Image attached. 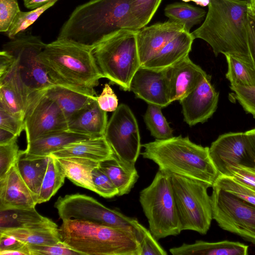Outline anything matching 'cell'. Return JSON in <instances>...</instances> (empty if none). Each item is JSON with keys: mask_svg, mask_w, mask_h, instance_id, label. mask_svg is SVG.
I'll list each match as a JSON object with an SVG mask.
<instances>
[{"mask_svg": "<svg viewBox=\"0 0 255 255\" xmlns=\"http://www.w3.org/2000/svg\"><path fill=\"white\" fill-rule=\"evenodd\" d=\"M208 6L204 22L191 33L194 39L208 43L216 56L230 54L253 67L248 43L249 0H210Z\"/></svg>", "mask_w": 255, "mask_h": 255, "instance_id": "6da1fadb", "label": "cell"}, {"mask_svg": "<svg viewBox=\"0 0 255 255\" xmlns=\"http://www.w3.org/2000/svg\"><path fill=\"white\" fill-rule=\"evenodd\" d=\"M52 82L90 97L104 76L100 71L93 48L72 41L57 39L46 44L39 55Z\"/></svg>", "mask_w": 255, "mask_h": 255, "instance_id": "7a4b0ae2", "label": "cell"}, {"mask_svg": "<svg viewBox=\"0 0 255 255\" xmlns=\"http://www.w3.org/2000/svg\"><path fill=\"white\" fill-rule=\"evenodd\" d=\"M45 44L39 36L22 34L0 52V83L15 91L25 111L31 97L55 85L39 59Z\"/></svg>", "mask_w": 255, "mask_h": 255, "instance_id": "3957f363", "label": "cell"}, {"mask_svg": "<svg viewBox=\"0 0 255 255\" xmlns=\"http://www.w3.org/2000/svg\"><path fill=\"white\" fill-rule=\"evenodd\" d=\"M132 0H90L78 6L57 37L93 47L123 29L136 30L131 14Z\"/></svg>", "mask_w": 255, "mask_h": 255, "instance_id": "277c9868", "label": "cell"}, {"mask_svg": "<svg viewBox=\"0 0 255 255\" xmlns=\"http://www.w3.org/2000/svg\"><path fill=\"white\" fill-rule=\"evenodd\" d=\"M140 154L158 169L201 181L212 187L219 175L209 155V147L197 144L180 135L141 144Z\"/></svg>", "mask_w": 255, "mask_h": 255, "instance_id": "5b68a950", "label": "cell"}, {"mask_svg": "<svg viewBox=\"0 0 255 255\" xmlns=\"http://www.w3.org/2000/svg\"><path fill=\"white\" fill-rule=\"evenodd\" d=\"M62 241L81 255H138L141 239L132 231L77 220L63 221Z\"/></svg>", "mask_w": 255, "mask_h": 255, "instance_id": "8992f818", "label": "cell"}, {"mask_svg": "<svg viewBox=\"0 0 255 255\" xmlns=\"http://www.w3.org/2000/svg\"><path fill=\"white\" fill-rule=\"evenodd\" d=\"M137 30L123 29L99 42L93 52L104 78L129 91L131 80L141 66Z\"/></svg>", "mask_w": 255, "mask_h": 255, "instance_id": "52a82bcc", "label": "cell"}, {"mask_svg": "<svg viewBox=\"0 0 255 255\" xmlns=\"http://www.w3.org/2000/svg\"><path fill=\"white\" fill-rule=\"evenodd\" d=\"M170 174L158 169L151 183L139 193V201L149 231L158 240L182 231Z\"/></svg>", "mask_w": 255, "mask_h": 255, "instance_id": "ba28073f", "label": "cell"}, {"mask_svg": "<svg viewBox=\"0 0 255 255\" xmlns=\"http://www.w3.org/2000/svg\"><path fill=\"white\" fill-rule=\"evenodd\" d=\"M170 175L182 231L206 234L213 219L211 198L207 191L210 187L199 180Z\"/></svg>", "mask_w": 255, "mask_h": 255, "instance_id": "9c48e42d", "label": "cell"}, {"mask_svg": "<svg viewBox=\"0 0 255 255\" xmlns=\"http://www.w3.org/2000/svg\"><path fill=\"white\" fill-rule=\"evenodd\" d=\"M54 207L62 221L77 220L128 230L136 233L141 240L146 229L136 218L108 208L85 194L76 193L59 197Z\"/></svg>", "mask_w": 255, "mask_h": 255, "instance_id": "30bf717a", "label": "cell"}, {"mask_svg": "<svg viewBox=\"0 0 255 255\" xmlns=\"http://www.w3.org/2000/svg\"><path fill=\"white\" fill-rule=\"evenodd\" d=\"M213 218L222 229L255 245V206L213 185Z\"/></svg>", "mask_w": 255, "mask_h": 255, "instance_id": "8fae6325", "label": "cell"}, {"mask_svg": "<svg viewBox=\"0 0 255 255\" xmlns=\"http://www.w3.org/2000/svg\"><path fill=\"white\" fill-rule=\"evenodd\" d=\"M104 135L118 158L135 164L141 144L136 119L128 106L119 105L108 122Z\"/></svg>", "mask_w": 255, "mask_h": 255, "instance_id": "7c38bea8", "label": "cell"}, {"mask_svg": "<svg viewBox=\"0 0 255 255\" xmlns=\"http://www.w3.org/2000/svg\"><path fill=\"white\" fill-rule=\"evenodd\" d=\"M33 96L25 111L24 123L27 143L51 134L67 130V121L58 104L46 91Z\"/></svg>", "mask_w": 255, "mask_h": 255, "instance_id": "4fadbf2b", "label": "cell"}, {"mask_svg": "<svg viewBox=\"0 0 255 255\" xmlns=\"http://www.w3.org/2000/svg\"><path fill=\"white\" fill-rule=\"evenodd\" d=\"M209 155L219 175L229 176L232 166L255 168V156L245 132L220 135L211 143Z\"/></svg>", "mask_w": 255, "mask_h": 255, "instance_id": "5bb4252c", "label": "cell"}, {"mask_svg": "<svg viewBox=\"0 0 255 255\" xmlns=\"http://www.w3.org/2000/svg\"><path fill=\"white\" fill-rule=\"evenodd\" d=\"M167 68L154 69L140 66L133 75L129 91L146 102L164 108L171 104Z\"/></svg>", "mask_w": 255, "mask_h": 255, "instance_id": "9a60e30c", "label": "cell"}, {"mask_svg": "<svg viewBox=\"0 0 255 255\" xmlns=\"http://www.w3.org/2000/svg\"><path fill=\"white\" fill-rule=\"evenodd\" d=\"M207 75L188 95L181 99L184 121L193 126L208 121L217 108L219 94Z\"/></svg>", "mask_w": 255, "mask_h": 255, "instance_id": "2e32d148", "label": "cell"}, {"mask_svg": "<svg viewBox=\"0 0 255 255\" xmlns=\"http://www.w3.org/2000/svg\"><path fill=\"white\" fill-rule=\"evenodd\" d=\"M186 31L181 23L168 20L137 30L136 40L141 66L150 59L167 43Z\"/></svg>", "mask_w": 255, "mask_h": 255, "instance_id": "e0dca14e", "label": "cell"}, {"mask_svg": "<svg viewBox=\"0 0 255 255\" xmlns=\"http://www.w3.org/2000/svg\"><path fill=\"white\" fill-rule=\"evenodd\" d=\"M37 199L22 178L16 163L0 178V211L35 207Z\"/></svg>", "mask_w": 255, "mask_h": 255, "instance_id": "ac0fdd59", "label": "cell"}, {"mask_svg": "<svg viewBox=\"0 0 255 255\" xmlns=\"http://www.w3.org/2000/svg\"><path fill=\"white\" fill-rule=\"evenodd\" d=\"M207 74L189 55L167 68L169 99L180 101L193 90Z\"/></svg>", "mask_w": 255, "mask_h": 255, "instance_id": "d6986e66", "label": "cell"}, {"mask_svg": "<svg viewBox=\"0 0 255 255\" xmlns=\"http://www.w3.org/2000/svg\"><path fill=\"white\" fill-rule=\"evenodd\" d=\"M108 122L107 112L96 100L67 121V131L99 137L104 135Z\"/></svg>", "mask_w": 255, "mask_h": 255, "instance_id": "ffe728a7", "label": "cell"}, {"mask_svg": "<svg viewBox=\"0 0 255 255\" xmlns=\"http://www.w3.org/2000/svg\"><path fill=\"white\" fill-rule=\"evenodd\" d=\"M114 155L105 135H103L71 143L52 153L50 156L56 158L78 157L101 163L113 158Z\"/></svg>", "mask_w": 255, "mask_h": 255, "instance_id": "44dd1931", "label": "cell"}, {"mask_svg": "<svg viewBox=\"0 0 255 255\" xmlns=\"http://www.w3.org/2000/svg\"><path fill=\"white\" fill-rule=\"evenodd\" d=\"M0 233L13 236L28 245L50 246L62 241L57 225L49 219L22 228L0 229Z\"/></svg>", "mask_w": 255, "mask_h": 255, "instance_id": "7402d4cb", "label": "cell"}, {"mask_svg": "<svg viewBox=\"0 0 255 255\" xmlns=\"http://www.w3.org/2000/svg\"><path fill=\"white\" fill-rule=\"evenodd\" d=\"M194 39L190 32L184 31L181 32L141 66L164 69L172 66L189 55Z\"/></svg>", "mask_w": 255, "mask_h": 255, "instance_id": "603a6c76", "label": "cell"}, {"mask_svg": "<svg viewBox=\"0 0 255 255\" xmlns=\"http://www.w3.org/2000/svg\"><path fill=\"white\" fill-rule=\"evenodd\" d=\"M169 252L173 255H247L248 246L229 241L208 242L197 240L192 244L183 243L171 248Z\"/></svg>", "mask_w": 255, "mask_h": 255, "instance_id": "cb8c5ba5", "label": "cell"}, {"mask_svg": "<svg viewBox=\"0 0 255 255\" xmlns=\"http://www.w3.org/2000/svg\"><path fill=\"white\" fill-rule=\"evenodd\" d=\"M99 167L116 187L119 196L129 193L139 178L135 164L120 159L115 155L101 162Z\"/></svg>", "mask_w": 255, "mask_h": 255, "instance_id": "d4e9b609", "label": "cell"}, {"mask_svg": "<svg viewBox=\"0 0 255 255\" xmlns=\"http://www.w3.org/2000/svg\"><path fill=\"white\" fill-rule=\"evenodd\" d=\"M94 138L68 131L57 132L35 139L27 143L23 153L37 157L49 156L52 153L76 142Z\"/></svg>", "mask_w": 255, "mask_h": 255, "instance_id": "484cf974", "label": "cell"}, {"mask_svg": "<svg viewBox=\"0 0 255 255\" xmlns=\"http://www.w3.org/2000/svg\"><path fill=\"white\" fill-rule=\"evenodd\" d=\"M66 178L75 185L95 192L92 172L100 163L93 160L70 157L57 158Z\"/></svg>", "mask_w": 255, "mask_h": 255, "instance_id": "4316f807", "label": "cell"}, {"mask_svg": "<svg viewBox=\"0 0 255 255\" xmlns=\"http://www.w3.org/2000/svg\"><path fill=\"white\" fill-rule=\"evenodd\" d=\"M49 156L37 157L26 155L23 150L16 162L22 178L36 195L38 196L43 180L45 175Z\"/></svg>", "mask_w": 255, "mask_h": 255, "instance_id": "83f0119b", "label": "cell"}, {"mask_svg": "<svg viewBox=\"0 0 255 255\" xmlns=\"http://www.w3.org/2000/svg\"><path fill=\"white\" fill-rule=\"evenodd\" d=\"M46 95L58 104L67 121L97 100L96 96L90 97L58 85L47 89Z\"/></svg>", "mask_w": 255, "mask_h": 255, "instance_id": "f1b7e54d", "label": "cell"}, {"mask_svg": "<svg viewBox=\"0 0 255 255\" xmlns=\"http://www.w3.org/2000/svg\"><path fill=\"white\" fill-rule=\"evenodd\" d=\"M164 13L169 20L183 24L185 29L190 32L191 28L200 23L206 14L205 10L184 2H175L168 4Z\"/></svg>", "mask_w": 255, "mask_h": 255, "instance_id": "f546056e", "label": "cell"}, {"mask_svg": "<svg viewBox=\"0 0 255 255\" xmlns=\"http://www.w3.org/2000/svg\"><path fill=\"white\" fill-rule=\"evenodd\" d=\"M48 219L39 214L35 207L0 211V229L22 228Z\"/></svg>", "mask_w": 255, "mask_h": 255, "instance_id": "4dcf8cb0", "label": "cell"}, {"mask_svg": "<svg viewBox=\"0 0 255 255\" xmlns=\"http://www.w3.org/2000/svg\"><path fill=\"white\" fill-rule=\"evenodd\" d=\"M66 178L57 158L50 156L47 170L37 199V204L49 201L64 184Z\"/></svg>", "mask_w": 255, "mask_h": 255, "instance_id": "1f68e13d", "label": "cell"}, {"mask_svg": "<svg viewBox=\"0 0 255 255\" xmlns=\"http://www.w3.org/2000/svg\"><path fill=\"white\" fill-rule=\"evenodd\" d=\"M228 64L226 78L230 85L255 88V71L253 67L230 54L224 55Z\"/></svg>", "mask_w": 255, "mask_h": 255, "instance_id": "d6a6232c", "label": "cell"}, {"mask_svg": "<svg viewBox=\"0 0 255 255\" xmlns=\"http://www.w3.org/2000/svg\"><path fill=\"white\" fill-rule=\"evenodd\" d=\"M162 108L153 104H148L144 115V123L151 135L155 139L163 140L173 136V129L163 116Z\"/></svg>", "mask_w": 255, "mask_h": 255, "instance_id": "836d02e7", "label": "cell"}, {"mask_svg": "<svg viewBox=\"0 0 255 255\" xmlns=\"http://www.w3.org/2000/svg\"><path fill=\"white\" fill-rule=\"evenodd\" d=\"M58 0H51L30 11H19L5 32L11 39L15 38L32 25L47 9L52 6Z\"/></svg>", "mask_w": 255, "mask_h": 255, "instance_id": "e575fe53", "label": "cell"}, {"mask_svg": "<svg viewBox=\"0 0 255 255\" xmlns=\"http://www.w3.org/2000/svg\"><path fill=\"white\" fill-rule=\"evenodd\" d=\"M213 185L255 206V188L233 176L219 175Z\"/></svg>", "mask_w": 255, "mask_h": 255, "instance_id": "d590c367", "label": "cell"}, {"mask_svg": "<svg viewBox=\"0 0 255 255\" xmlns=\"http://www.w3.org/2000/svg\"><path fill=\"white\" fill-rule=\"evenodd\" d=\"M162 0H132L131 14L135 29L146 26L156 12Z\"/></svg>", "mask_w": 255, "mask_h": 255, "instance_id": "8d00e7d4", "label": "cell"}, {"mask_svg": "<svg viewBox=\"0 0 255 255\" xmlns=\"http://www.w3.org/2000/svg\"><path fill=\"white\" fill-rule=\"evenodd\" d=\"M0 108L24 120L25 110L17 94L5 83H0Z\"/></svg>", "mask_w": 255, "mask_h": 255, "instance_id": "74e56055", "label": "cell"}, {"mask_svg": "<svg viewBox=\"0 0 255 255\" xmlns=\"http://www.w3.org/2000/svg\"><path fill=\"white\" fill-rule=\"evenodd\" d=\"M15 137L6 143L0 144V178L16 163L21 150Z\"/></svg>", "mask_w": 255, "mask_h": 255, "instance_id": "f35d334b", "label": "cell"}, {"mask_svg": "<svg viewBox=\"0 0 255 255\" xmlns=\"http://www.w3.org/2000/svg\"><path fill=\"white\" fill-rule=\"evenodd\" d=\"M92 178L95 193L106 198L118 196V190L108 176L99 167L93 170Z\"/></svg>", "mask_w": 255, "mask_h": 255, "instance_id": "ab89813d", "label": "cell"}, {"mask_svg": "<svg viewBox=\"0 0 255 255\" xmlns=\"http://www.w3.org/2000/svg\"><path fill=\"white\" fill-rule=\"evenodd\" d=\"M231 98L235 99L247 113L255 118V88L230 85Z\"/></svg>", "mask_w": 255, "mask_h": 255, "instance_id": "60d3db41", "label": "cell"}, {"mask_svg": "<svg viewBox=\"0 0 255 255\" xmlns=\"http://www.w3.org/2000/svg\"><path fill=\"white\" fill-rule=\"evenodd\" d=\"M20 11L17 0H0V31L6 32Z\"/></svg>", "mask_w": 255, "mask_h": 255, "instance_id": "b9f144b4", "label": "cell"}, {"mask_svg": "<svg viewBox=\"0 0 255 255\" xmlns=\"http://www.w3.org/2000/svg\"><path fill=\"white\" fill-rule=\"evenodd\" d=\"M27 245L31 255H77L81 254L66 245L62 241L50 246Z\"/></svg>", "mask_w": 255, "mask_h": 255, "instance_id": "7bdbcfd3", "label": "cell"}, {"mask_svg": "<svg viewBox=\"0 0 255 255\" xmlns=\"http://www.w3.org/2000/svg\"><path fill=\"white\" fill-rule=\"evenodd\" d=\"M0 128L18 137L24 130V120L0 108Z\"/></svg>", "mask_w": 255, "mask_h": 255, "instance_id": "ee69618b", "label": "cell"}, {"mask_svg": "<svg viewBox=\"0 0 255 255\" xmlns=\"http://www.w3.org/2000/svg\"><path fill=\"white\" fill-rule=\"evenodd\" d=\"M168 254L158 243L151 233L146 229L140 243L138 255H167Z\"/></svg>", "mask_w": 255, "mask_h": 255, "instance_id": "f6af8a7d", "label": "cell"}, {"mask_svg": "<svg viewBox=\"0 0 255 255\" xmlns=\"http://www.w3.org/2000/svg\"><path fill=\"white\" fill-rule=\"evenodd\" d=\"M100 108L106 112H114L118 107V99L108 84H105L101 95L97 97Z\"/></svg>", "mask_w": 255, "mask_h": 255, "instance_id": "bcb514c9", "label": "cell"}, {"mask_svg": "<svg viewBox=\"0 0 255 255\" xmlns=\"http://www.w3.org/2000/svg\"><path fill=\"white\" fill-rule=\"evenodd\" d=\"M228 170L229 176L255 188V168L237 165L229 168Z\"/></svg>", "mask_w": 255, "mask_h": 255, "instance_id": "7dc6e473", "label": "cell"}, {"mask_svg": "<svg viewBox=\"0 0 255 255\" xmlns=\"http://www.w3.org/2000/svg\"><path fill=\"white\" fill-rule=\"evenodd\" d=\"M248 32L249 50L255 71V14L252 12L249 7Z\"/></svg>", "mask_w": 255, "mask_h": 255, "instance_id": "c3c4849f", "label": "cell"}, {"mask_svg": "<svg viewBox=\"0 0 255 255\" xmlns=\"http://www.w3.org/2000/svg\"><path fill=\"white\" fill-rule=\"evenodd\" d=\"M25 245L13 236L0 233V252L19 249Z\"/></svg>", "mask_w": 255, "mask_h": 255, "instance_id": "681fc988", "label": "cell"}, {"mask_svg": "<svg viewBox=\"0 0 255 255\" xmlns=\"http://www.w3.org/2000/svg\"><path fill=\"white\" fill-rule=\"evenodd\" d=\"M51 0H28L24 1V4L27 8L34 9Z\"/></svg>", "mask_w": 255, "mask_h": 255, "instance_id": "f907efd6", "label": "cell"}, {"mask_svg": "<svg viewBox=\"0 0 255 255\" xmlns=\"http://www.w3.org/2000/svg\"><path fill=\"white\" fill-rule=\"evenodd\" d=\"M15 137H18L5 130L0 128V144L8 142Z\"/></svg>", "mask_w": 255, "mask_h": 255, "instance_id": "816d5d0a", "label": "cell"}, {"mask_svg": "<svg viewBox=\"0 0 255 255\" xmlns=\"http://www.w3.org/2000/svg\"><path fill=\"white\" fill-rule=\"evenodd\" d=\"M255 156V128L245 132Z\"/></svg>", "mask_w": 255, "mask_h": 255, "instance_id": "f5cc1de1", "label": "cell"}, {"mask_svg": "<svg viewBox=\"0 0 255 255\" xmlns=\"http://www.w3.org/2000/svg\"><path fill=\"white\" fill-rule=\"evenodd\" d=\"M195 2L197 4L200 5L202 6L208 5L210 0H191Z\"/></svg>", "mask_w": 255, "mask_h": 255, "instance_id": "db71d44e", "label": "cell"}, {"mask_svg": "<svg viewBox=\"0 0 255 255\" xmlns=\"http://www.w3.org/2000/svg\"><path fill=\"white\" fill-rule=\"evenodd\" d=\"M249 7L255 14V0H249Z\"/></svg>", "mask_w": 255, "mask_h": 255, "instance_id": "11a10c76", "label": "cell"}, {"mask_svg": "<svg viewBox=\"0 0 255 255\" xmlns=\"http://www.w3.org/2000/svg\"><path fill=\"white\" fill-rule=\"evenodd\" d=\"M183 0V1H185V2H188V1H191V0Z\"/></svg>", "mask_w": 255, "mask_h": 255, "instance_id": "9f6ffc18", "label": "cell"}, {"mask_svg": "<svg viewBox=\"0 0 255 255\" xmlns=\"http://www.w3.org/2000/svg\"><path fill=\"white\" fill-rule=\"evenodd\" d=\"M28 0H23L24 1H27Z\"/></svg>", "mask_w": 255, "mask_h": 255, "instance_id": "6f0895ef", "label": "cell"}]
</instances>
